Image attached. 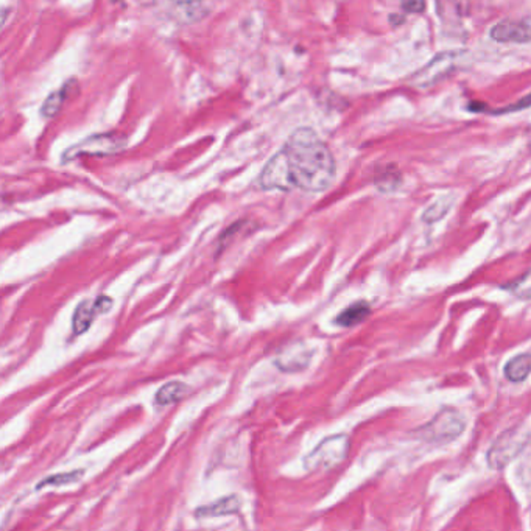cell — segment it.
I'll use <instances>...</instances> for the list:
<instances>
[{
	"label": "cell",
	"instance_id": "cell-2",
	"mask_svg": "<svg viewBox=\"0 0 531 531\" xmlns=\"http://www.w3.org/2000/svg\"><path fill=\"white\" fill-rule=\"evenodd\" d=\"M349 452V438L346 435H333L321 441L315 450L306 456L304 466L308 471L332 469L344 461Z\"/></svg>",
	"mask_w": 531,
	"mask_h": 531
},
{
	"label": "cell",
	"instance_id": "cell-8",
	"mask_svg": "<svg viewBox=\"0 0 531 531\" xmlns=\"http://www.w3.org/2000/svg\"><path fill=\"white\" fill-rule=\"evenodd\" d=\"M113 301L108 296H98L95 299H86L80 302L75 313L72 318V330L75 335H82L89 329L91 324L94 323V318L98 313L108 312Z\"/></svg>",
	"mask_w": 531,
	"mask_h": 531
},
{
	"label": "cell",
	"instance_id": "cell-12",
	"mask_svg": "<svg viewBox=\"0 0 531 531\" xmlns=\"http://www.w3.org/2000/svg\"><path fill=\"white\" fill-rule=\"evenodd\" d=\"M369 313H371V307H369L366 301L354 302V304H351L348 308H344V310L338 315L335 318V324L342 327H352L362 323Z\"/></svg>",
	"mask_w": 531,
	"mask_h": 531
},
{
	"label": "cell",
	"instance_id": "cell-14",
	"mask_svg": "<svg viewBox=\"0 0 531 531\" xmlns=\"http://www.w3.org/2000/svg\"><path fill=\"white\" fill-rule=\"evenodd\" d=\"M187 391H189L187 385L181 384V382H170V384L159 388L156 393V398H154V404L159 407L176 404L186 396Z\"/></svg>",
	"mask_w": 531,
	"mask_h": 531
},
{
	"label": "cell",
	"instance_id": "cell-1",
	"mask_svg": "<svg viewBox=\"0 0 531 531\" xmlns=\"http://www.w3.org/2000/svg\"><path fill=\"white\" fill-rule=\"evenodd\" d=\"M335 176V159L312 128H298L259 176L265 190L323 192Z\"/></svg>",
	"mask_w": 531,
	"mask_h": 531
},
{
	"label": "cell",
	"instance_id": "cell-10",
	"mask_svg": "<svg viewBox=\"0 0 531 531\" xmlns=\"http://www.w3.org/2000/svg\"><path fill=\"white\" fill-rule=\"evenodd\" d=\"M239 508H240V499L237 496H227L211 505L200 506V508L195 511V516L201 519L227 516V514H234V512H237Z\"/></svg>",
	"mask_w": 531,
	"mask_h": 531
},
{
	"label": "cell",
	"instance_id": "cell-5",
	"mask_svg": "<svg viewBox=\"0 0 531 531\" xmlns=\"http://www.w3.org/2000/svg\"><path fill=\"white\" fill-rule=\"evenodd\" d=\"M528 440V434L525 430L514 427L506 430L500 435L499 440L487 450V465L494 469H502L516 458L522 452Z\"/></svg>",
	"mask_w": 531,
	"mask_h": 531
},
{
	"label": "cell",
	"instance_id": "cell-21",
	"mask_svg": "<svg viewBox=\"0 0 531 531\" xmlns=\"http://www.w3.org/2000/svg\"><path fill=\"white\" fill-rule=\"evenodd\" d=\"M113 2H119V0H113Z\"/></svg>",
	"mask_w": 531,
	"mask_h": 531
},
{
	"label": "cell",
	"instance_id": "cell-9",
	"mask_svg": "<svg viewBox=\"0 0 531 531\" xmlns=\"http://www.w3.org/2000/svg\"><path fill=\"white\" fill-rule=\"evenodd\" d=\"M169 15L180 24H195L209 15L211 5L207 0H170Z\"/></svg>",
	"mask_w": 531,
	"mask_h": 531
},
{
	"label": "cell",
	"instance_id": "cell-18",
	"mask_svg": "<svg viewBox=\"0 0 531 531\" xmlns=\"http://www.w3.org/2000/svg\"><path fill=\"white\" fill-rule=\"evenodd\" d=\"M402 8L405 13L419 15L425 10V0H402Z\"/></svg>",
	"mask_w": 531,
	"mask_h": 531
},
{
	"label": "cell",
	"instance_id": "cell-19",
	"mask_svg": "<svg viewBox=\"0 0 531 531\" xmlns=\"http://www.w3.org/2000/svg\"><path fill=\"white\" fill-rule=\"evenodd\" d=\"M531 106V94L527 95L525 98H522V100H519L516 104H512V106H508L505 109H500L497 111L499 114H503V113H511V111H521V109H525V108H530Z\"/></svg>",
	"mask_w": 531,
	"mask_h": 531
},
{
	"label": "cell",
	"instance_id": "cell-17",
	"mask_svg": "<svg viewBox=\"0 0 531 531\" xmlns=\"http://www.w3.org/2000/svg\"><path fill=\"white\" fill-rule=\"evenodd\" d=\"M399 183H400V175L396 170V167H388L386 170L382 171L378 176V186L382 190H386V192L396 189L399 186Z\"/></svg>",
	"mask_w": 531,
	"mask_h": 531
},
{
	"label": "cell",
	"instance_id": "cell-3",
	"mask_svg": "<svg viewBox=\"0 0 531 531\" xmlns=\"http://www.w3.org/2000/svg\"><path fill=\"white\" fill-rule=\"evenodd\" d=\"M127 145V138L113 133L89 136L84 140L78 142L71 148H67L63 154V162L75 159L78 156H108L123 150Z\"/></svg>",
	"mask_w": 531,
	"mask_h": 531
},
{
	"label": "cell",
	"instance_id": "cell-13",
	"mask_svg": "<svg viewBox=\"0 0 531 531\" xmlns=\"http://www.w3.org/2000/svg\"><path fill=\"white\" fill-rule=\"evenodd\" d=\"M73 84H77L75 80H69L63 88L58 89L57 92H52V94L46 98V102L42 103L41 108V114L44 115L46 119H50V117H55L59 113V109L63 108L64 100L67 95H69L71 89L73 88Z\"/></svg>",
	"mask_w": 531,
	"mask_h": 531
},
{
	"label": "cell",
	"instance_id": "cell-11",
	"mask_svg": "<svg viewBox=\"0 0 531 531\" xmlns=\"http://www.w3.org/2000/svg\"><path fill=\"white\" fill-rule=\"evenodd\" d=\"M505 378L510 382H523L531 374V354H519L506 362L505 365Z\"/></svg>",
	"mask_w": 531,
	"mask_h": 531
},
{
	"label": "cell",
	"instance_id": "cell-7",
	"mask_svg": "<svg viewBox=\"0 0 531 531\" xmlns=\"http://www.w3.org/2000/svg\"><path fill=\"white\" fill-rule=\"evenodd\" d=\"M460 58V53H442L438 55V57L429 63L424 69L419 71L418 73L413 75V84L418 86V88H427V86H431L440 82L441 78H444L447 73L454 69L456 64V59Z\"/></svg>",
	"mask_w": 531,
	"mask_h": 531
},
{
	"label": "cell",
	"instance_id": "cell-15",
	"mask_svg": "<svg viewBox=\"0 0 531 531\" xmlns=\"http://www.w3.org/2000/svg\"><path fill=\"white\" fill-rule=\"evenodd\" d=\"M452 203H454V200L450 198V196H447V198L438 200L430 207L425 209V212L422 215V220L425 221V223H435V221L441 220L444 215L450 211V207H452Z\"/></svg>",
	"mask_w": 531,
	"mask_h": 531
},
{
	"label": "cell",
	"instance_id": "cell-20",
	"mask_svg": "<svg viewBox=\"0 0 531 531\" xmlns=\"http://www.w3.org/2000/svg\"><path fill=\"white\" fill-rule=\"evenodd\" d=\"M391 24H394V26H398V24H400V22H404V17H396V16H391Z\"/></svg>",
	"mask_w": 531,
	"mask_h": 531
},
{
	"label": "cell",
	"instance_id": "cell-16",
	"mask_svg": "<svg viewBox=\"0 0 531 531\" xmlns=\"http://www.w3.org/2000/svg\"><path fill=\"white\" fill-rule=\"evenodd\" d=\"M84 475V471H72V472H64V474H55L52 477H47L41 481V483L36 486V490H42L44 486H61V485H71L75 483L80 478Z\"/></svg>",
	"mask_w": 531,
	"mask_h": 531
},
{
	"label": "cell",
	"instance_id": "cell-6",
	"mask_svg": "<svg viewBox=\"0 0 531 531\" xmlns=\"http://www.w3.org/2000/svg\"><path fill=\"white\" fill-rule=\"evenodd\" d=\"M490 36L496 42L505 44H528L531 42V17L497 22L491 28Z\"/></svg>",
	"mask_w": 531,
	"mask_h": 531
},
{
	"label": "cell",
	"instance_id": "cell-4",
	"mask_svg": "<svg viewBox=\"0 0 531 531\" xmlns=\"http://www.w3.org/2000/svg\"><path fill=\"white\" fill-rule=\"evenodd\" d=\"M465 430V419L454 409H444L418 430V435L431 442H449L461 435Z\"/></svg>",
	"mask_w": 531,
	"mask_h": 531
}]
</instances>
